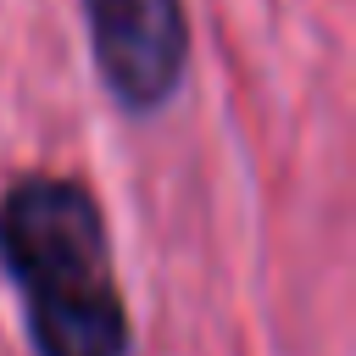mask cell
Returning <instances> with one entry per match:
<instances>
[{
	"label": "cell",
	"mask_w": 356,
	"mask_h": 356,
	"mask_svg": "<svg viewBox=\"0 0 356 356\" xmlns=\"http://www.w3.org/2000/svg\"><path fill=\"white\" fill-rule=\"evenodd\" d=\"M89 56L106 95L128 117L161 111L189 72L184 0H83Z\"/></svg>",
	"instance_id": "7a4b0ae2"
},
{
	"label": "cell",
	"mask_w": 356,
	"mask_h": 356,
	"mask_svg": "<svg viewBox=\"0 0 356 356\" xmlns=\"http://www.w3.org/2000/svg\"><path fill=\"white\" fill-rule=\"evenodd\" d=\"M0 273L17 289L39 356H128L134 323L117 289L106 211L67 172H22L0 195Z\"/></svg>",
	"instance_id": "6da1fadb"
}]
</instances>
